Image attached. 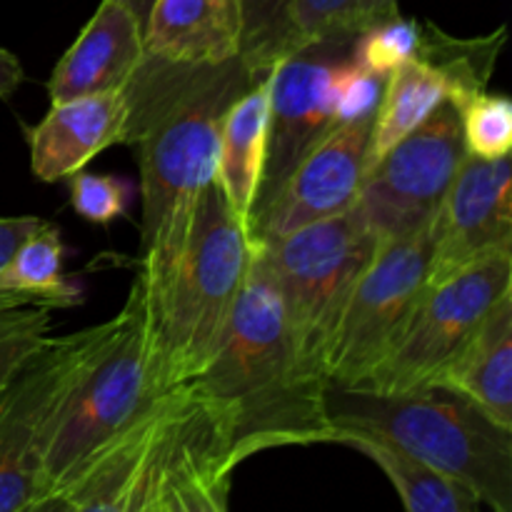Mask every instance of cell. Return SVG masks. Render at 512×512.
<instances>
[{"mask_svg": "<svg viewBox=\"0 0 512 512\" xmlns=\"http://www.w3.org/2000/svg\"><path fill=\"white\" fill-rule=\"evenodd\" d=\"M188 385L233 468L260 450L330 443L323 410L328 388L300 365L278 288L255 245L223 338Z\"/></svg>", "mask_w": 512, "mask_h": 512, "instance_id": "cell-1", "label": "cell"}, {"mask_svg": "<svg viewBox=\"0 0 512 512\" xmlns=\"http://www.w3.org/2000/svg\"><path fill=\"white\" fill-rule=\"evenodd\" d=\"M253 243L210 180L185 218L140 250L145 318L170 390L193 383L213 358L248 275Z\"/></svg>", "mask_w": 512, "mask_h": 512, "instance_id": "cell-2", "label": "cell"}, {"mask_svg": "<svg viewBox=\"0 0 512 512\" xmlns=\"http://www.w3.org/2000/svg\"><path fill=\"white\" fill-rule=\"evenodd\" d=\"M258 80L240 55L223 65H180L143 55L125 85L128 125L123 138L125 145L138 148L140 250L215 180L225 113Z\"/></svg>", "mask_w": 512, "mask_h": 512, "instance_id": "cell-3", "label": "cell"}, {"mask_svg": "<svg viewBox=\"0 0 512 512\" xmlns=\"http://www.w3.org/2000/svg\"><path fill=\"white\" fill-rule=\"evenodd\" d=\"M330 443L365 435L393 445L425 468L458 480L493 512H512V430L440 385L410 393L328 388Z\"/></svg>", "mask_w": 512, "mask_h": 512, "instance_id": "cell-4", "label": "cell"}, {"mask_svg": "<svg viewBox=\"0 0 512 512\" xmlns=\"http://www.w3.org/2000/svg\"><path fill=\"white\" fill-rule=\"evenodd\" d=\"M178 390H170L160 373L143 290L135 280L123 310L105 320L103 338L55 413L43 460L45 490L55 493L75 483L105 448L163 408Z\"/></svg>", "mask_w": 512, "mask_h": 512, "instance_id": "cell-5", "label": "cell"}, {"mask_svg": "<svg viewBox=\"0 0 512 512\" xmlns=\"http://www.w3.org/2000/svg\"><path fill=\"white\" fill-rule=\"evenodd\" d=\"M278 288L300 365L325 383L330 340L355 283L380 248L355 210L283 238L253 243Z\"/></svg>", "mask_w": 512, "mask_h": 512, "instance_id": "cell-6", "label": "cell"}, {"mask_svg": "<svg viewBox=\"0 0 512 512\" xmlns=\"http://www.w3.org/2000/svg\"><path fill=\"white\" fill-rule=\"evenodd\" d=\"M512 290V253L475 260L448 280L425 285L403 333L363 388L410 393L438 380L493 305Z\"/></svg>", "mask_w": 512, "mask_h": 512, "instance_id": "cell-7", "label": "cell"}, {"mask_svg": "<svg viewBox=\"0 0 512 512\" xmlns=\"http://www.w3.org/2000/svg\"><path fill=\"white\" fill-rule=\"evenodd\" d=\"M433 225V223H430ZM385 240L355 283L325 360L328 388H363L428 285L433 230Z\"/></svg>", "mask_w": 512, "mask_h": 512, "instance_id": "cell-8", "label": "cell"}, {"mask_svg": "<svg viewBox=\"0 0 512 512\" xmlns=\"http://www.w3.org/2000/svg\"><path fill=\"white\" fill-rule=\"evenodd\" d=\"M103 333L105 323L65 338L50 335L0 390V512H23L48 495L43 460L53 418Z\"/></svg>", "mask_w": 512, "mask_h": 512, "instance_id": "cell-9", "label": "cell"}, {"mask_svg": "<svg viewBox=\"0 0 512 512\" xmlns=\"http://www.w3.org/2000/svg\"><path fill=\"white\" fill-rule=\"evenodd\" d=\"M465 155L458 110L445 100L365 173L353 210L380 243L425 230L438 215Z\"/></svg>", "mask_w": 512, "mask_h": 512, "instance_id": "cell-10", "label": "cell"}, {"mask_svg": "<svg viewBox=\"0 0 512 512\" xmlns=\"http://www.w3.org/2000/svg\"><path fill=\"white\" fill-rule=\"evenodd\" d=\"M353 45L355 38L320 40L278 60L268 73V143L253 220L273 200L300 158L340 125L335 108V75L340 63L353 55Z\"/></svg>", "mask_w": 512, "mask_h": 512, "instance_id": "cell-11", "label": "cell"}, {"mask_svg": "<svg viewBox=\"0 0 512 512\" xmlns=\"http://www.w3.org/2000/svg\"><path fill=\"white\" fill-rule=\"evenodd\" d=\"M373 115L340 123L300 158L278 193L255 215L250 243L283 238L308 225L338 218L358 205L370 168Z\"/></svg>", "mask_w": 512, "mask_h": 512, "instance_id": "cell-12", "label": "cell"}, {"mask_svg": "<svg viewBox=\"0 0 512 512\" xmlns=\"http://www.w3.org/2000/svg\"><path fill=\"white\" fill-rule=\"evenodd\" d=\"M428 285L443 283L475 260L512 253V160L465 155L435 215Z\"/></svg>", "mask_w": 512, "mask_h": 512, "instance_id": "cell-13", "label": "cell"}, {"mask_svg": "<svg viewBox=\"0 0 512 512\" xmlns=\"http://www.w3.org/2000/svg\"><path fill=\"white\" fill-rule=\"evenodd\" d=\"M125 125V88L50 103L45 118L28 128L30 170L43 183L70 180L105 148L123 143Z\"/></svg>", "mask_w": 512, "mask_h": 512, "instance_id": "cell-14", "label": "cell"}, {"mask_svg": "<svg viewBox=\"0 0 512 512\" xmlns=\"http://www.w3.org/2000/svg\"><path fill=\"white\" fill-rule=\"evenodd\" d=\"M143 55V28L135 15L118 0H103L53 68L50 103L125 88Z\"/></svg>", "mask_w": 512, "mask_h": 512, "instance_id": "cell-15", "label": "cell"}, {"mask_svg": "<svg viewBox=\"0 0 512 512\" xmlns=\"http://www.w3.org/2000/svg\"><path fill=\"white\" fill-rule=\"evenodd\" d=\"M233 470L208 410L188 385V400L163 458L165 508L168 512H228Z\"/></svg>", "mask_w": 512, "mask_h": 512, "instance_id": "cell-16", "label": "cell"}, {"mask_svg": "<svg viewBox=\"0 0 512 512\" xmlns=\"http://www.w3.org/2000/svg\"><path fill=\"white\" fill-rule=\"evenodd\" d=\"M145 55L180 65H223L243 50L240 0H155L143 28Z\"/></svg>", "mask_w": 512, "mask_h": 512, "instance_id": "cell-17", "label": "cell"}, {"mask_svg": "<svg viewBox=\"0 0 512 512\" xmlns=\"http://www.w3.org/2000/svg\"><path fill=\"white\" fill-rule=\"evenodd\" d=\"M185 395H188V385L180 388L163 408L140 420L123 438L105 448L90 463V468L65 488L73 500L70 512H128L140 480L158 445L168 435Z\"/></svg>", "mask_w": 512, "mask_h": 512, "instance_id": "cell-18", "label": "cell"}, {"mask_svg": "<svg viewBox=\"0 0 512 512\" xmlns=\"http://www.w3.org/2000/svg\"><path fill=\"white\" fill-rule=\"evenodd\" d=\"M433 385L463 395L512 430V290L493 305Z\"/></svg>", "mask_w": 512, "mask_h": 512, "instance_id": "cell-19", "label": "cell"}, {"mask_svg": "<svg viewBox=\"0 0 512 512\" xmlns=\"http://www.w3.org/2000/svg\"><path fill=\"white\" fill-rule=\"evenodd\" d=\"M268 108L270 83L268 75L245 90L228 108L220 128L218 168L215 180L228 200L230 210L243 225L250 238L253 205L263 180L265 143H268Z\"/></svg>", "mask_w": 512, "mask_h": 512, "instance_id": "cell-20", "label": "cell"}, {"mask_svg": "<svg viewBox=\"0 0 512 512\" xmlns=\"http://www.w3.org/2000/svg\"><path fill=\"white\" fill-rule=\"evenodd\" d=\"M395 15H400L398 0H290L268 45L248 68L263 78L295 50L328 38H358Z\"/></svg>", "mask_w": 512, "mask_h": 512, "instance_id": "cell-21", "label": "cell"}, {"mask_svg": "<svg viewBox=\"0 0 512 512\" xmlns=\"http://www.w3.org/2000/svg\"><path fill=\"white\" fill-rule=\"evenodd\" d=\"M450 78L430 60L413 55L385 78L370 130V168L425 123L450 98ZM368 168V170H370Z\"/></svg>", "mask_w": 512, "mask_h": 512, "instance_id": "cell-22", "label": "cell"}, {"mask_svg": "<svg viewBox=\"0 0 512 512\" xmlns=\"http://www.w3.org/2000/svg\"><path fill=\"white\" fill-rule=\"evenodd\" d=\"M65 245L58 225L45 220L23 240L0 268V293L15 295L25 305L73 308L83 300L78 285L63 270Z\"/></svg>", "mask_w": 512, "mask_h": 512, "instance_id": "cell-23", "label": "cell"}, {"mask_svg": "<svg viewBox=\"0 0 512 512\" xmlns=\"http://www.w3.org/2000/svg\"><path fill=\"white\" fill-rule=\"evenodd\" d=\"M335 443L368 455L398 490L405 512H478L480 498L458 480H450L393 445L365 435H343Z\"/></svg>", "mask_w": 512, "mask_h": 512, "instance_id": "cell-24", "label": "cell"}, {"mask_svg": "<svg viewBox=\"0 0 512 512\" xmlns=\"http://www.w3.org/2000/svg\"><path fill=\"white\" fill-rule=\"evenodd\" d=\"M505 43V25L493 35L483 38H453L435 23L420 25V43L415 55L438 65L450 78V98L470 93V90H485L493 78L495 63H498L500 48Z\"/></svg>", "mask_w": 512, "mask_h": 512, "instance_id": "cell-25", "label": "cell"}, {"mask_svg": "<svg viewBox=\"0 0 512 512\" xmlns=\"http://www.w3.org/2000/svg\"><path fill=\"white\" fill-rule=\"evenodd\" d=\"M455 105L463 130L465 153L473 158L495 160L510 155L512 148V103L505 95L485 90L455 95Z\"/></svg>", "mask_w": 512, "mask_h": 512, "instance_id": "cell-26", "label": "cell"}, {"mask_svg": "<svg viewBox=\"0 0 512 512\" xmlns=\"http://www.w3.org/2000/svg\"><path fill=\"white\" fill-rule=\"evenodd\" d=\"M53 330V308L20 305L0 310V390L38 353Z\"/></svg>", "mask_w": 512, "mask_h": 512, "instance_id": "cell-27", "label": "cell"}, {"mask_svg": "<svg viewBox=\"0 0 512 512\" xmlns=\"http://www.w3.org/2000/svg\"><path fill=\"white\" fill-rule=\"evenodd\" d=\"M420 43V25L415 20L395 15L373 25L355 38L353 60L370 73L388 78L395 68L408 63Z\"/></svg>", "mask_w": 512, "mask_h": 512, "instance_id": "cell-28", "label": "cell"}, {"mask_svg": "<svg viewBox=\"0 0 512 512\" xmlns=\"http://www.w3.org/2000/svg\"><path fill=\"white\" fill-rule=\"evenodd\" d=\"M130 188L128 180L115 178V175L103 173H88V170H78L70 178V205L75 213L83 220L93 225H110L125 215L130 203Z\"/></svg>", "mask_w": 512, "mask_h": 512, "instance_id": "cell-29", "label": "cell"}, {"mask_svg": "<svg viewBox=\"0 0 512 512\" xmlns=\"http://www.w3.org/2000/svg\"><path fill=\"white\" fill-rule=\"evenodd\" d=\"M385 78L370 73L363 65L350 58L340 63L338 75H335V108H338V123L348 120L368 118L375 115V108L383 95Z\"/></svg>", "mask_w": 512, "mask_h": 512, "instance_id": "cell-30", "label": "cell"}, {"mask_svg": "<svg viewBox=\"0 0 512 512\" xmlns=\"http://www.w3.org/2000/svg\"><path fill=\"white\" fill-rule=\"evenodd\" d=\"M290 0H240L243 5V50L245 65L253 63L278 28Z\"/></svg>", "mask_w": 512, "mask_h": 512, "instance_id": "cell-31", "label": "cell"}, {"mask_svg": "<svg viewBox=\"0 0 512 512\" xmlns=\"http://www.w3.org/2000/svg\"><path fill=\"white\" fill-rule=\"evenodd\" d=\"M185 400H188V395H185ZM185 400H183V405H180L178 415H175L173 425H170L168 435H165L163 443H160L158 450H155L153 460H150L148 470H145L143 480H140L138 493H135L128 512H168V508H165V498H163V458H165V450H168L170 435H173L180 413H183V408H185Z\"/></svg>", "mask_w": 512, "mask_h": 512, "instance_id": "cell-32", "label": "cell"}, {"mask_svg": "<svg viewBox=\"0 0 512 512\" xmlns=\"http://www.w3.org/2000/svg\"><path fill=\"white\" fill-rule=\"evenodd\" d=\"M45 220L35 218V215H15V218H0V268L10 260V255L15 253L20 243H23L28 235H33L35 230L43 225ZM25 305L23 300L15 298V295L0 293V310L3 308H20Z\"/></svg>", "mask_w": 512, "mask_h": 512, "instance_id": "cell-33", "label": "cell"}, {"mask_svg": "<svg viewBox=\"0 0 512 512\" xmlns=\"http://www.w3.org/2000/svg\"><path fill=\"white\" fill-rule=\"evenodd\" d=\"M25 73H23V65L20 60L15 58L10 50L0 48V100L10 98V95L18 90V85L23 83Z\"/></svg>", "mask_w": 512, "mask_h": 512, "instance_id": "cell-34", "label": "cell"}, {"mask_svg": "<svg viewBox=\"0 0 512 512\" xmlns=\"http://www.w3.org/2000/svg\"><path fill=\"white\" fill-rule=\"evenodd\" d=\"M70 508H73V500H70L68 490H55V493H48L40 500H35L23 512H70Z\"/></svg>", "mask_w": 512, "mask_h": 512, "instance_id": "cell-35", "label": "cell"}, {"mask_svg": "<svg viewBox=\"0 0 512 512\" xmlns=\"http://www.w3.org/2000/svg\"><path fill=\"white\" fill-rule=\"evenodd\" d=\"M118 3H123L125 8H128L130 13L135 15V20L140 23V28H145V23H148L150 8H153L155 0H118Z\"/></svg>", "mask_w": 512, "mask_h": 512, "instance_id": "cell-36", "label": "cell"}]
</instances>
